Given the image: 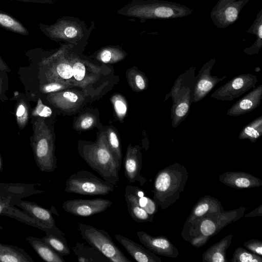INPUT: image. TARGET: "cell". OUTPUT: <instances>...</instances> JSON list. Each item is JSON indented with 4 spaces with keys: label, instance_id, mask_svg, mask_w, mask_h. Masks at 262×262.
Returning <instances> with one entry per match:
<instances>
[{
    "label": "cell",
    "instance_id": "cell-1",
    "mask_svg": "<svg viewBox=\"0 0 262 262\" xmlns=\"http://www.w3.org/2000/svg\"><path fill=\"white\" fill-rule=\"evenodd\" d=\"M78 150L83 160L103 180L117 185L121 165L108 146L105 132L102 133L95 142H79Z\"/></svg>",
    "mask_w": 262,
    "mask_h": 262
},
{
    "label": "cell",
    "instance_id": "cell-2",
    "mask_svg": "<svg viewBox=\"0 0 262 262\" xmlns=\"http://www.w3.org/2000/svg\"><path fill=\"white\" fill-rule=\"evenodd\" d=\"M189 174L186 167L176 163L159 170L154 182V201L165 210L173 205L183 192Z\"/></svg>",
    "mask_w": 262,
    "mask_h": 262
},
{
    "label": "cell",
    "instance_id": "cell-3",
    "mask_svg": "<svg viewBox=\"0 0 262 262\" xmlns=\"http://www.w3.org/2000/svg\"><path fill=\"white\" fill-rule=\"evenodd\" d=\"M193 9L178 3L163 0H133L117 11L126 16L147 19H169L187 16Z\"/></svg>",
    "mask_w": 262,
    "mask_h": 262
},
{
    "label": "cell",
    "instance_id": "cell-4",
    "mask_svg": "<svg viewBox=\"0 0 262 262\" xmlns=\"http://www.w3.org/2000/svg\"><path fill=\"white\" fill-rule=\"evenodd\" d=\"M195 70V67H191L179 75L165 96L164 101L169 98L172 99L170 118L173 128L177 127L187 118L193 103Z\"/></svg>",
    "mask_w": 262,
    "mask_h": 262
},
{
    "label": "cell",
    "instance_id": "cell-5",
    "mask_svg": "<svg viewBox=\"0 0 262 262\" xmlns=\"http://www.w3.org/2000/svg\"><path fill=\"white\" fill-rule=\"evenodd\" d=\"M36 165L41 172H54L57 167L52 133L45 118L38 117L34 124V133L31 140Z\"/></svg>",
    "mask_w": 262,
    "mask_h": 262
},
{
    "label": "cell",
    "instance_id": "cell-6",
    "mask_svg": "<svg viewBox=\"0 0 262 262\" xmlns=\"http://www.w3.org/2000/svg\"><path fill=\"white\" fill-rule=\"evenodd\" d=\"M38 27L40 30L50 39L75 46L86 41L92 31L94 24L88 28L83 21L77 18L63 16L52 25L39 23Z\"/></svg>",
    "mask_w": 262,
    "mask_h": 262
},
{
    "label": "cell",
    "instance_id": "cell-7",
    "mask_svg": "<svg viewBox=\"0 0 262 262\" xmlns=\"http://www.w3.org/2000/svg\"><path fill=\"white\" fill-rule=\"evenodd\" d=\"M73 45L62 44L60 48L47 57H43L39 64L44 69L48 82H58L74 86L70 52Z\"/></svg>",
    "mask_w": 262,
    "mask_h": 262
},
{
    "label": "cell",
    "instance_id": "cell-8",
    "mask_svg": "<svg viewBox=\"0 0 262 262\" xmlns=\"http://www.w3.org/2000/svg\"><path fill=\"white\" fill-rule=\"evenodd\" d=\"M82 237L91 246L98 250L112 262H132L124 254L105 230L90 225L78 224Z\"/></svg>",
    "mask_w": 262,
    "mask_h": 262
},
{
    "label": "cell",
    "instance_id": "cell-9",
    "mask_svg": "<svg viewBox=\"0 0 262 262\" xmlns=\"http://www.w3.org/2000/svg\"><path fill=\"white\" fill-rule=\"evenodd\" d=\"M115 186L102 180L92 172L81 170L71 175L66 180L64 191L88 195H104L114 190Z\"/></svg>",
    "mask_w": 262,
    "mask_h": 262
},
{
    "label": "cell",
    "instance_id": "cell-10",
    "mask_svg": "<svg viewBox=\"0 0 262 262\" xmlns=\"http://www.w3.org/2000/svg\"><path fill=\"white\" fill-rule=\"evenodd\" d=\"M40 185L39 184L0 183V215H4L6 211L15 206L18 201L32 195L44 193L43 190L38 189L37 186ZM0 229H4L1 224Z\"/></svg>",
    "mask_w": 262,
    "mask_h": 262
},
{
    "label": "cell",
    "instance_id": "cell-11",
    "mask_svg": "<svg viewBox=\"0 0 262 262\" xmlns=\"http://www.w3.org/2000/svg\"><path fill=\"white\" fill-rule=\"evenodd\" d=\"M246 209L245 207H240L204 217L195 224H189L192 225L200 234L209 239L229 224L242 217Z\"/></svg>",
    "mask_w": 262,
    "mask_h": 262
},
{
    "label": "cell",
    "instance_id": "cell-12",
    "mask_svg": "<svg viewBox=\"0 0 262 262\" xmlns=\"http://www.w3.org/2000/svg\"><path fill=\"white\" fill-rule=\"evenodd\" d=\"M70 52V58L72 66L73 81L74 86L81 88L85 95L88 94L91 88L98 80L100 75V70L93 64L79 57L72 49Z\"/></svg>",
    "mask_w": 262,
    "mask_h": 262
},
{
    "label": "cell",
    "instance_id": "cell-13",
    "mask_svg": "<svg viewBox=\"0 0 262 262\" xmlns=\"http://www.w3.org/2000/svg\"><path fill=\"white\" fill-rule=\"evenodd\" d=\"M257 76L252 74L237 75L223 84L211 95L210 97L221 101H231L256 87Z\"/></svg>",
    "mask_w": 262,
    "mask_h": 262
},
{
    "label": "cell",
    "instance_id": "cell-14",
    "mask_svg": "<svg viewBox=\"0 0 262 262\" xmlns=\"http://www.w3.org/2000/svg\"><path fill=\"white\" fill-rule=\"evenodd\" d=\"M113 204V202L104 199H73L64 201L62 209L74 215L88 217L106 210Z\"/></svg>",
    "mask_w": 262,
    "mask_h": 262
},
{
    "label": "cell",
    "instance_id": "cell-15",
    "mask_svg": "<svg viewBox=\"0 0 262 262\" xmlns=\"http://www.w3.org/2000/svg\"><path fill=\"white\" fill-rule=\"evenodd\" d=\"M215 62V58L210 59L202 67L195 76L193 103H197L203 99L219 82L227 78L226 76L219 77L211 75V71Z\"/></svg>",
    "mask_w": 262,
    "mask_h": 262
},
{
    "label": "cell",
    "instance_id": "cell-16",
    "mask_svg": "<svg viewBox=\"0 0 262 262\" xmlns=\"http://www.w3.org/2000/svg\"><path fill=\"white\" fill-rule=\"evenodd\" d=\"M142 155L139 145L129 144L123 159L125 176L130 183L138 182L143 186L147 180L141 174Z\"/></svg>",
    "mask_w": 262,
    "mask_h": 262
},
{
    "label": "cell",
    "instance_id": "cell-17",
    "mask_svg": "<svg viewBox=\"0 0 262 262\" xmlns=\"http://www.w3.org/2000/svg\"><path fill=\"white\" fill-rule=\"evenodd\" d=\"M140 243L155 254L176 258L179 251L175 246L165 236H154L144 231H137Z\"/></svg>",
    "mask_w": 262,
    "mask_h": 262
},
{
    "label": "cell",
    "instance_id": "cell-18",
    "mask_svg": "<svg viewBox=\"0 0 262 262\" xmlns=\"http://www.w3.org/2000/svg\"><path fill=\"white\" fill-rule=\"evenodd\" d=\"M250 0H235L219 9L211 11L210 17L214 25L220 29H225L238 18L242 9Z\"/></svg>",
    "mask_w": 262,
    "mask_h": 262
},
{
    "label": "cell",
    "instance_id": "cell-19",
    "mask_svg": "<svg viewBox=\"0 0 262 262\" xmlns=\"http://www.w3.org/2000/svg\"><path fill=\"white\" fill-rule=\"evenodd\" d=\"M84 94L76 91L65 90L49 93L47 99L56 107L65 112H72L83 104L85 100Z\"/></svg>",
    "mask_w": 262,
    "mask_h": 262
},
{
    "label": "cell",
    "instance_id": "cell-20",
    "mask_svg": "<svg viewBox=\"0 0 262 262\" xmlns=\"http://www.w3.org/2000/svg\"><path fill=\"white\" fill-rule=\"evenodd\" d=\"M224 211L221 202L210 195L201 198L194 205L186 222L195 224L204 217Z\"/></svg>",
    "mask_w": 262,
    "mask_h": 262
},
{
    "label": "cell",
    "instance_id": "cell-21",
    "mask_svg": "<svg viewBox=\"0 0 262 262\" xmlns=\"http://www.w3.org/2000/svg\"><path fill=\"white\" fill-rule=\"evenodd\" d=\"M15 206L34 218L42 226L45 232L56 226L52 215L54 213L53 209H46L34 202L22 200L18 201Z\"/></svg>",
    "mask_w": 262,
    "mask_h": 262
},
{
    "label": "cell",
    "instance_id": "cell-22",
    "mask_svg": "<svg viewBox=\"0 0 262 262\" xmlns=\"http://www.w3.org/2000/svg\"><path fill=\"white\" fill-rule=\"evenodd\" d=\"M261 99L262 84H259L235 102L228 109L227 115L236 117L249 113L259 106Z\"/></svg>",
    "mask_w": 262,
    "mask_h": 262
},
{
    "label": "cell",
    "instance_id": "cell-23",
    "mask_svg": "<svg viewBox=\"0 0 262 262\" xmlns=\"http://www.w3.org/2000/svg\"><path fill=\"white\" fill-rule=\"evenodd\" d=\"M224 185L235 189L258 187L262 186V180L250 173L242 171H227L219 177Z\"/></svg>",
    "mask_w": 262,
    "mask_h": 262
},
{
    "label": "cell",
    "instance_id": "cell-24",
    "mask_svg": "<svg viewBox=\"0 0 262 262\" xmlns=\"http://www.w3.org/2000/svg\"><path fill=\"white\" fill-rule=\"evenodd\" d=\"M116 239L127 253L138 262H162L161 258L145 247L139 245L128 237L116 234Z\"/></svg>",
    "mask_w": 262,
    "mask_h": 262
},
{
    "label": "cell",
    "instance_id": "cell-25",
    "mask_svg": "<svg viewBox=\"0 0 262 262\" xmlns=\"http://www.w3.org/2000/svg\"><path fill=\"white\" fill-rule=\"evenodd\" d=\"M232 234L226 235L209 247L202 254L203 262H227L226 251L231 244Z\"/></svg>",
    "mask_w": 262,
    "mask_h": 262
},
{
    "label": "cell",
    "instance_id": "cell-26",
    "mask_svg": "<svg viewBox=\"0 0 262 262\" xmlns=\"http://www.w3.org/2000/svg\"><path fill=\"white\" fill-rule=\"evenodd\" d=\"M26 240L43 260L47 262H65L62 256L58 254L41 238L29 236L26 238Z\"/></svg>",
    "mask_w": 262,
    "mask_h": 262
},
{
    "label": "cell",
    "instance_id": "cell-27",
    "mask_svg": "<svg viewBox=\"0 0 262 262\" xmlns=\"http://www.w3.org/2000/svg\"><path fill=\"white\" fill-rule=\"evenodd\" d=\"M124 197L128 213L133 220L137 223L153 222L154 215L148 214L138 205L128 184L125 188Z\"/></svg>",
    "mask_w": 262,
    "mask_h": 262
},
{
    "label": "cell",
    "instance_id": "cell-28",
    "mask_svg": "<svg viewBox=\"0 0 262 262\" xmlns=\"http://www.w3.org/2000/svg\"><path fill=\"white\" fill-rule=\"evenodd\" d=\"M46 236L41 237L58 254L63 256L71 253L64 233L57 226L46 232Z\"/></svg>",
    "mask_w": 262,
    "mask_h": 262
},
{
    "label": "cell",
    "instance_id": "cell-29",
    "mask_svg": "<svg viewBox=\"0 0 262 262\" xmlns=\"http://www.w3.org/2000/svg\"><path fill=\"white\" fill-rule=\"evenodd\" d=\"M29 254L18 246L0 243V262H33Z\"/></svg>",
    "mask_w": 262,
    "mask_h": 262
},
{
    "label": "cell",
    "instance_id": "cell-30",
    "mask_svg": "<svg viewBox=\"0 0 262 262\" xmlns=\"http://www.w3.org/2000/svg\"><path fill=\"white\" fill-rule=\"evenodd\" d=\"M72 249L77 260L80 262L109 261L104 255L90 245L77 242Z\"/></svg>",
    "mask_w": 262,
    "mask_h": 262
},
{
    "label": "cell",
    "instance_id": "cell-31",
    "mask_svg": "<svg viewBox=\"0 0 262 262\" xmlns=\"http://www.w3.org/2000/svg\"><path fill=\"white\" fill-rule=\"evenodd\" d=\"M247 32L255 35L256 39L252 45L244 49L243 52L249 55L257 54L262 47V9L257 13Z\"/></svg>",
    "mask_w": 262,
    "mask_h": 262
},
{
    "label": "cell",
    "instance_id": "cell-32",
    "mask_svg": "<svg viewBox=\"0 0 262 262\" xmlns=\"http://www.w3.org/2000/svg\"><path fill=\"white\" fill-rule=\"evenodd\" d=\"M126 53L115 46H106L100 49L96 53V59L104 63H115L123 60Z\"/></svg>",
    "mask_w": 262,
    "mask_h": 262
},
{
    "label": "cell",
    "instance_id": "cell-33",
    "mask_svg": "<svg viewBox=\"0 0 262 262\" xmlns=\"http://www.w3.org/2000/svg\"><path fill=\"white\" fill-rule=\"evenodd\" d=\"M262 135V115L245 125L240 132L238 139H248L255 142Z\"/></svg>",
    "mask_w": 262,
    "mask_h": 262
},
{
    "label": "cell",
    "instance_id": "cell-34",
    "mask_svg": "<svg viewBox=\"0 0 262 262\" xmlns=\"http://www.w3.org/2000/svg\"><path fill=\"white\" fill-rule=\"evenodd\" d=\"M126 77L129 85L135 92H141L147 89L148 79L145 75L136 68L128 69Z\"/></svg>",
    "mask_w": 262,
    "mask_h": 262
},
{
    "label": "cell",
    "instance_id": "cell-35",
    "mask_svg": "<svg viewBox=\"0 0 262 262\" xmlns=\"http://www.w3.org/2000/svg\"><path fill=\"white\" fill-rule=\"evenodd\" d=\"M0 27L3 29L23 35H28L27 28L13 16L0 11Z\"/></svg>",
    "mask_w": 262,
    "mask_h": 262
},
{
    "label": "cell",
    "instance_id": "cell-36",
    "mask_svg": "<svg viewBox=\"0 0 262 262\" xmlns=\"http://www.w3.org/2000/svg\"><path fill=\"white\" fill-rule=\"evenodd\" d=\"M105 132L108 146L115 158L121 166L123 156L121 144L117 133L112 127L108 128Z\"/></svg>",
    "mask_w": 262,
    "mask_h": 262
},
{
    "label": "cell",
    "instance_id": "cell-37",
    "mask_svg": "<svg viewBox=\"0 0 262 262\" xmlns=\"http://www.w3.org/2000/svg\"><path fill=\"white\" fill-rule=\"evenodd\" d=\"M133 192L138 205L144 209L148 214L154 215L157 211V204L154 200L144 196V192L139 187L128 184Z\"/></svg>",
    "mask_w": 262,
    "mask_h": 262
},
{
    "label": "cell",
    "instance_id": "cell-38",
    "mask_svg": "<svg viewBox=\"0 0 262 262\" xmlns=\"http://www.w3.org/2000/svg\"><path fill=\"white\" fill-rule=\"evenodd\" d=\"M5 216L13 218L28 225L37 228L43 231L44 229L34 218L23 210L16 208L14 206L7 210Z\"/></svg>",
    "mask_w": 262,
    "mask_h": 262
},
{
    "label": "cell",
    "instance_id": "cell-39",
    "mask_svg": "<svg viewBox=\"0 0 262 262\" xmlns=\"http://www.w3.org/2000/svg\"><path fill=\"white\" fill-rule=\"evenodd\" d=\"M230 261L231 262H262V257L242 247H238L233 252Z\"/></svg>",
    "mask_w": 262,
    "mask_h": 262
},
{
    "label": "cell",
    "instance_id": "cell-40",
    "mask_svg": "<svg viewBox=\"0 0 262 262\" xmlns=\"http://www.w3.org/2000/svg\"><path fill=\"white\" fill-rule=\"evenodd\" d=\"M97 123L95 115L91 113H85L79 116L75 121L74 128L78 130H86L94 127Z\"/></svg>",
    "mask_w": 262,
    "mask_h": 262
},
{
    "label": "cell",
    "instance_id": "cell-41",
    "mask_svg": "<svg viewBox=\"0 0 262 262\" xmlns=\"http://www.w3.org/2000/svg\"><path fill=\"white\" fill-rule=\"evenodd\" d=\"M29 111L28 105L24 100H20L17 103L15 109V116L19 128L23 129L26 126L29 119Z\"/></svg>",
    "mask_w": 262,
    "mask_h": 262
},
{
    "label": "cell",
    "instance_id": "cell-42",
    "mask_svg": "<svg viewBox=\"0 0 262 262\" xmlns=\"http://www.w3.org/2000/svg\"><path fill=\"white\" fill-rule=\"evenodd\" d=\"M111 102L118 118L120 121L123 120L126 116L128 108L125 99L122 95L116 94L112 97Z\"/></svg>",
    "mask_w": 262,
    "mask_h": 262
},
{
    "label": "cell",
    "instance_id": "cell-43",
    "mask_svg": "<svg viewBox=\"0 0 262 262\" xmlns=\"http://www.w3.org/2000/svg\"><path fill=\"white\" fill-rule=\"evenodd\" d=\"M73 87V85L58 82H49L40 86V91L42 93H52L67 90Z\"/></svg>",
    "mask_w": 262,
    "mask_h": 262
},
{
    "label": "cell",
    "instance_id": "cell-44",
    "mask_svg": "<svg viewBox=\"0 0 262 262\" xmlns=\"http://www.w3.org/2000/svg\"><path fill=\"white\" fill-rule=\"evenodd\" d=\"M52 114V111L50 107L45 105L40 99L38 98L37 105L33 111L32 115L34 117H39L45 118L50 117Z\"/></svg>",
    "mask_w": 262,
    "mask_h": 262
},
{
    "label": "cell",
    "instance_id": "cell-45",
    "mask_svg": "<svg viewBox=\"0 0 262 262\" xmlns=\"http://www.w3.org/2000/svg\"><path fill=\"white\" fill-rule=\"evenodd\" d=\"M244 246L249 251L262 256V242L260 240L252 239L244 244Z\"/></svg>",
    "mask_w": 262,
    "mask_h": 262
},
{
    "label": "cell",
    "instance_id": "cell-46",
    "mask_svg": "<svg viewBox=\"0 0 262 262\" xmlns=\"http://www.w3.org/2000/svg\"><path fill=\"white\" fill-rule=\"evenodd\" d=\"M262 215V205H260L257 208L249 213L245 215V217H255Z\"/></svg>",
    "mask_w": 262,
    "mask_h": 262
},
{
    "label": "cell",
    "instance_id": "cell-47",
    "mask_svg": "<svg viewBox=\"0 0 262 262\" xmlns=\"http://www.w3.org/2000/svg\"><path fill=\"white\" fill-rule=\"evenodd\" d=\"M18 1L25 3H38L42 4H52L54 3V0H10Z\"/></svg>",
    "mask_w": 262,
    "mask_h": 262
},
{
    "label": "cell",
    "instance_id": "cell-48",
    "mask_svg": "<svg viewBox=\"0 0 262 262\" xmlns=\"http://www.w3.org/2000/svg\"><path fill=\"white\" fill-rule=\"evenodd\" d=\"M234 1L235 0H219L215 6L212 8V11L221 8L225 5Z\"/></svg>",
    "mask_w": 262,
    "mask_h": 262
},
{
    "label": "cell",
    "instance_id": "cell-49",
    "mask_svg": "<svg viewBox=\"0 0 262 262\" xmlns=\"http://www.w3.org/2000/svg\"><path fill=\"white\" fill-rule=\"evenodd\" d=\"M1 71L0 70V99L2 101H4L7 100V98L6 97L3 91V80L1 74Z\"/></svg>",
    "mask_w": 262,
    "mask_h": 262
},
{
    "label": "cell",
    "instance_id": "cell-50",
    "mask_svg": "<svg viewBox=\"0 0 262 262\" xmlns=\"http://www.w3.org/2000/svg\"><path fill=\"white\" fill-rule=\"evenodd\" d=\"M0 70L1 71H6L7 72L10 71L9 67L7 66L5 61L2 59L0 56Z\"/></svg>",
    "mask_w": 262,
    "mask_h": 262
},
{
    "label": "cell",
    "instance_id": "cell-51",
    "mask_svg": "<svg viewBox=\"0 0 262 262\" xmlns=\"http://www.w3.org/2000/svg\"><path fill=\"white\" fill-rule=\"evenodd\" d=\"M3 170V161H2L1 155L0 154V172H2Z\"/></svg>",
    "mask_w": 262,
    "mask_h": 262
}]
</instances>
